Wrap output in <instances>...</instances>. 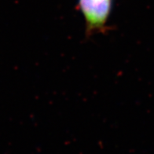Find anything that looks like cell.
I'll return each instance as SVG.
<instances>
[{
	"mask_svg": "<svg viewBox=\"0 0 154 154\" xmlns=\"http://www.w3.org/2000/svg\"><path fill=\"white\" fill-rule=\"evenodd\" d=\"M89 31L101 30L106 26L112 8V0H78Z\"/></svg>",
	"mask_w": 154,
	"mask_h": 154,
	"instance_id": "1",
	"label": "cell"
}]
</instances>
